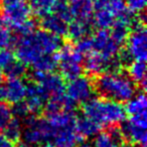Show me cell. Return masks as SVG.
<instances>
[{
	"mask_svg": "<svg viewBox=\"0 0 147 147\" xmlns=\"http://www.w3.org/2000/svg\"><path fill=\"white\" fill-rule=\"evenodd\" d=\"M16 57L25 65H32L37 59L47 55H53L61 47V36L47 30L34 29L28 34L19 36L15 41Z\"/></svg>",
	"mask_w": 147,
	"mask_h": 147,
	"instance_id": "obj_1",
	"label": "cell"
},
{
	"mask_svg": "<svg viewBox=\"0 0 147 147\" xmlns=\"http://www.w3.org/2000/svg\"><path fill=\"white\" fill-rule=\"evenodd\" d=\"M47 122L51 127V141L57 147H77L84 138L76 129L77 116L73 110H63L49 115Z\"/></svg>",
	"mask_w": 147,
	"mask_h": 147,
	"instance_id": "obj_2",
	"label": "cell"
},
{
	"mask_svg": "<svg viewBox=\"0 0 147 147\" xmlns=\"http://www.w3.org/2000/svg\"><path fill=\"white\" fill-rule=\"evenodd\" d=\"M95 90L103 98L124 103L136 94V85L126 74L108 71L99 76L95 84Z\"/></svg>",
	"mask_w": 147,
	"mask_h": 147,
	"instance_id": "obj_3",
	"label": "cell"
},
{
	"mask_svg": "<svg viewBox=\"0 0 147 147\" xmlns=\"http://www.w3.org/2000/svg\"><path fill=\"white\" fill-rule=\"evenodd\" d=\"M84 116L92 119L101 127H111L124 121L125 110L121 103L107 98H92L83 107Z\"/></svg>",
	"mask_w": 147,
	"mask_h": 147,
	"instance_id": "obj_4",
	"label": "cell"
},
{
	"mask_svg": "<svg viewBox=\"0 0 147 147\" xmlns=\"http://www.w3.org/2000/svg\"><path fill=\"white\" fill-rule=\"evenodd\" d=\"M57 55V67L61 74L67 80L80 76L83 71L84 55L71 45H65L61 47Z\"/></svg>",
	"mask_w": 147,
	"mask_h": 147,
	"instance_id": "obj_5",
	"label": "cell"
},
{
	"mask_svg": "<svg viewBox=\"0 0 147 147\" xmlns=\"http://www.w3.org/2000/svg\"><path fill=\"white\" fill-rule=\"evenodd\" d=\"M51 127L47 119L36 118L32 115L26 118L21 135L22 142L35 147L51 142Z\"/></svg>",
	"mask_w": 147,
	"mask_h": 147,
	"instance_id": "obj_6",
	"label": "cell"
},
{
	"mask_svg": "<svg viewBox=\"0 0 147 147\" xmlns=\"http://www.w3.org/2000/svg\"><path fill=\"white\" fill-rule=\"evenodd\" d=\"M127 57L133 61H145L147 57V35L144 23L139 22L134 26L126 38Z\"/></svg>",
	"mask_w": 147,
	"mask_h": 147,
	"instance_id": "obj_7",
	"label": "cell"
},
{
	"mask_svg": "<svg viewBox=\"0 0 147 147\" xmlns=\"http://www.w3.org/2000/svg\"><path fill=\"white\" fill-rule=\"evenodd\" d=\"M1 7L3 21L14 29L29 20L31 11L26 0H2Z\"/></svg>",
	"mask_w": 147,
	"mask_h": 147,
	"instance_id": "obj_8",
	"label": "cell"
},
{
	"mask_svg": "<svg viewBox=\"0 0 147 147\" xmlns=\"http://www.w3.org/2000/svg\"><path fill=\"white\" fill-rule=\"evenodd\" d=\"M95 93V85L88 77L78 76L69 80L65 86V94L75 105L85 104L93 98Z\"/></svg>",
	"mask_w": 147,
	"mask_h": 147,
	"instance_id": "obj_9",
	"label": "cell"
},
{
	"mask_svg": "<svg viewBox=\"0 0 147 147\" xmlns=\"http://www.w3.org/2000/svg\"><path fill=\"white\" fill-rule=\"evenodd\" d=\"M146 116L130 117L121 126V136L124 140L135 145H145L147 138Z\"/></svg>",
	"mask_w": 147,
	"mask_h": 147,
	"instance_id": "obj_10",
	"label": "cell"
},
{
	"mask_svg": "<svg viewBox=\"0 0 147 147\" xmlns=\"http://www.w3.org/2000/svg\"><path fill=\"white\" fill-rule=\"evenodd\" d=\"M91 37L92 51H97L106 57L116 59L118 57L122 45L118 42L107 29H100Z\"/></svg>",
	"mask_w": 147,
	"mask_h": 147,
	"instance_id": "obj_11",
	"label": "cell"
},
{
	"mask_svg": "<svg viewBox=\"0 0 147 147\" xmlns=\"http://www.w3.org/2000/svg\"><path fill=\"white\" fill-rule=\"evenodd\" d=\"M27 84L22 78H8L0 84V101L6 104H17L24 100Z\"/></svg>",
	"mask_w": 147,
	"mask_h": 147,
	"instance_id": "obj_12",
	"label": "cell"
},
{
	"mask_svg": "<svg viewBox=\"0 0 147 147\" xmlns=\"http://www.w3.org/2000/svg\"><path fill=\"white\" fill-rule=\"evenodd\" d=\"M118 65L119 61H117V57L112 59L97 51L87 53L85 61H83V67L91 76H100L110 69L116 67Z\"/></svg>",
	"mask_w": 147,
	"mask_h": 147,
	"instance_id": "obj_13",
	"label": "cell"
},
{
	"mask_svg": "<svg viewBox=\"0 0 147 147\" xmlns=\"http://www.w3.org/2000/svg\"><path fill=\"white\" fill-rule=\"evenodd\" d=\"M35 83L39 86L47 99L65 94V85L59 75L51 73H34Z\"/></svg>",
	"mask_w": 147,
	"mask_h": 147,
	"instance_id": "obj_14",
	"label": "cell"
},
{
	"mask_svg": "<svg viewBox=\"0 0 147 147\" xmlns=\"http://www.w3.org/2000/svg\"><path fill=\"white\" fill-rule=\"evenodd\" d=\"M47 100V99L45 95L43 94V92L36 83L27 86L26 95H25L23 102L26 105L30 115L38 113L43 108Z\"/></svg>",
	"mask_w": 147,
	"mask_h": 147,
	"instance_id": "obj_15",
	"label": "cell"
},
{
	"mask_svg": "<svg viewBox=\"0 0 147 147\" xmlns=\"http://www.w3.org/2000/svg\"><path fill=\"white\" fill-rule=\"evenodd\" d=\"M69 5L73 18L91 22L95 10L94 0H69Z\"/></svg>",
	"mask_w": 147,
	"mask_h": 147,
	"instance_id": "obj_16",
	"label": "cell"
},
{
	"mask_svg": "<svg viewBox=\"0 0 147 147\" xmlns=\"http://www.w3.org/2000/svg\"><path fill=\"white\" fill-rule=\"evenodd\" d=\"M40 23L45 30L49 31L53 34H55L57 36L67 35L69 22L63 19L61 17H59V15L55 14L53 11L43 15Z\"/></svg>",
	"mask_w": 147,
	"mask_h": 147,
	"instance_id": "obj_17",
	"label": "cell"
},
{
	"mask_svg": "<svg viewBox=\"0 0 147 147\" xmlns=\"http://www.w3.org/2000/svg\"><path fill=\"white\" fill-rule=\"evenodd\" d=\"M94 137L91 147H126L124 139L118 129H111L108 132H100Z\"/></svg>",
	"mask_w": 147,
	"mask_h": 147,
	"instance_id": "obj_18",
	"label": "cell"
},
{
	"mask_svg": "<svg viewBox=\"0 0 147 147\" xmlns=\"http://www.w3.org/2000/svg\"><path fill=\"white\" fill-rule=\"evenodd\" d=\"M147 101L144 93L135 94L130 100L126 102L124 110L130 117L146 116Z\"/></svg>",
	"mask_w": 147,
	"mask_h": 147,
	"instance_id": "obj_19",
	"label": "cell"
},
{
	"mask_svg": "<svg viewBox=\"0 0 147 147\" xmlns=\"http://www.w3.org/2000/svg\"><path fill=\"white\" fill-rule=\"evenodd\" d=\"M76 129L83 138H87V137L96 136L102 130V127L99 124H97L95 121H93L92 119L88 118L86 116H83L81 118L77 119Z\"/></svg>",
	"mask_w": 147,
	"mask_h": 147,
	"instance_id": "obj_20",
	"label": "cell"
},
{
	"mask_svg": "<svg viewBox=\"0 0 147 147\" xmlns=\"http://www.w3.org/2000/svg\"><path fill=\"white\" fill-rule=\"evenodd\" d=\"M128 76L135 84H139L144 89L146 87V63H145V61H133L129 65Z\"/></svg>",
	"mask_w": 147,
	"mask_h": 147,
	"instance_id": "obj_21",
	"label": "cell"
},
{
	"mask_svg": "<svg viewBox=\"0 0 147 147\" xmlns=\"http://www.w3.org/2000/svg\"><path fill=\"white\" fill-rule=\"evenodd\" d=\"M90 28H91L90 22L75 19L71 23H69L67 34L69 35V37L71 40L79 41L80 39L88 36Z\"/></svg>",
	"mask_w": 147,
	"mask_h": 147,
	"instance_id": "obj_22",
	"label": "cell"
},
{
	"mask_svg": "<svg viewBox=\"0 0 147 147\" xmlns=\"http://www.w3.org/2000/svg\"><path fill=\"white\" fill-rule=\"evenodd\" d=\"M57 67V53L43 55V57H41L39 59H37L31 65L34 73H51V71H55Z\"/></svg>",
	"mask_w": 147,
	"mask_h": 147,
	"instance_id": "obj_23",
	"label": "cell"
},
{
	"mask_svg": "<svg viewBox=\"0 0 147 147\" xmlns=\"http://www.w3.org/2000/svg\"><path fill=\"white\" fill-rule=\"evenodd\" d=\"M57 0H27L30 11L36 16H41L51 12Z\"/></svg>",
	"mask_w": 147,
	"mask_h": 147,
	"instance_id": "obj_24",
	"label": "cell"
},
{
	"mask_svg": "<svg viewBox=\"0 0 147 147\" xmlns=\"http://www.w3.org/2000/svg\"><path fill=\"white\" fill-rule=\"evenodd\" d=\"M3 130H4V134L12 142L18 141L21 138L23 130V125L20 118H17V117L16 118H11Z\"/></svg>",
	"mask_w": 147,
	"mask_h": 147,
	"instance_id": "obj_25",
	"label": "cell"
},
{
	"mask_svg": "<svg viewBox=\"0 0 147 147\" xmlns=\"http://www.w3.org/2000/svg\"><path fill=\"white\" fill-rule=\"evenodd\" d=\"M16 37L10 27L4 22L0 21V49H10L14 47Z\"/></svg>",
	"mask_w": 147,
	"mask_h": 147,
	"instance_id": "obj_26",
	"label": "cell"
},
{
	"mask_svg": "<svg viewBox=\"0 0 147 147\" xmlns=\"http://www.w3.org/2000/svg\"><path fill=\"white\" fill-rule=\"evenodd\" d=\"M4 71L8 78H22L26 73V65L20 61L13 59L4 69Z\"/></svg>",
	"mask_w": 147,
	"mask_h": 147,
	"instance_id": "obj_27",
	"label": "cell"
},
{
	"mask_svg": "<svg viewBox=\"0 0 147 147\" xmlns=\"http://www.w3.org/2000/svg\"><path fill=\"white\" fill-rule=\"evenodd\" d=\"M53 12H55V14H57L59 17L65 19L67 22H69L73 18L67 0H57L55 7L53 9Z\"/></svg>",
	"mask_w": 147,
	"mask_h": 147,
	"instance_id": "obj_28",
	"label": "cell"
},
{
	"mask_svg": "<svg viewBox=\"0 0 147 147\" xmlns=\"http://www.w3.org/2000/svg\"><path fill=\"white\" fill-rule=\"evenodd\" d=\"M12 111L6 103L0 101V131H2L12 118Z\"/></svg>",
	"mask_w": 147,
	"mask_h": 147,
	"instance_id": "obj_29",
	"label": "cell"
},
{
	"mask_svg": "<svg viewBox=\"0 0 147 147\" xmlns=\"http://www.w3.org/2000/svg\"><path fill=\"white\" fill-rule=\"evenodd\" d=\"M125 5L133 14H140L145 10L146 0H124Z\"/></svg>",
	"mask_w": 147,
	"mask_h": 147,
	"instance_id": "obj_30",
	"label": "cell"
},
{
	"mask_svg": "<svg viewBox=\"0 0 147 147\" xmlns=\"http://www.w3.org/2000/svg\"><path fill=\"white\" fill-rule=\"evenodd\" d=\"M14 59L12 53L6 49H0V69H4Z\"/></svg>",
	"mask_w": 147,
	"mask_h": 147,
	"instance_id": "obj_31",
	"label": "cell"
},
{
	"mask_svg": "<svg viewBox=\"0 0 147 147\" xmlns=\"http://www.w3.org/2000/svg\"><path fill=\"white\" fill-rule=\"evenodd\" d=\"M0 147H13V142L0 131Z\"/></svg>",
	"mask_w": 147,
	"mask_h": 147,
	"instance_id": "obj_32",
	"label": "cell"
},
{
	"mask_svg": "<svg viewBox=\"0 0 147 147\" xmlns=\"http://www.w3.org/2000/svg\"><path fill=\"white\" fill-rule=\"evenodd\" d=\"M18 147H32V146H30V145H28V144H26V143L22 142L21 144L18 145Z\"/></svg>",
	"mask_w": 147,
	"mask_h": 147,
	"instance_id": "obj_33",
	"label": "cell"
},
{
	"mask_svg": "<svg viewBox=\"0 0 147 147\" xmlns=\"http://www.w3.org/2000/svg\"><path fill=\"white\" fill-rule=\"evenodd\" d=\"M42 147H57V146H55V145H53V144H45V145H43Z\"/></svg>",
	"mask_w": 147,
	"mask_h": 147,
	"instance_id": "obj_34",
	"label": "cell"
},
{
	"mask_svg": "<svg viewBox=\"0 0 147 147\" xmlns=\"http://www.w3.org/2000/svg\"><path fill=\"white\" fill-rule=\"evenodd\" d=\"M3 82V76H2V73L0 71V84Z\"/></svg>",
	"mask_w": 147,
	"mask_h": 147,
	"instance_id": "obj_35",
	"label": "cell"
},
{
	"mask_svg": "<svg viewBox=\"0 0 147 147\" xmlns=\"http://www.w3.org/2000/svg\"><path fill=\"white\" fill-rule=\"evenodd\" d=\"M135 147H145V145H137V146Z\"/></svg>",
	"mask_w": 147,
	"mask_h": 147,
	"instance_id": "obj_36",
	"label": "cell"
},
{
	"mask_svg": "<svg viewBox=\"0 0 147 147\" xmlns=\"http://www.w3.org/2000/svg\"><path fill=\"white\" fill-rule=\"evenodd\" d=\"M81 147H87V146H81Z\"/></svg>",
	"mask_w": 147,
	"mask_h": 147,
	"instance_id": "obj_37",
	"label": "cell"
}]
</instances>
